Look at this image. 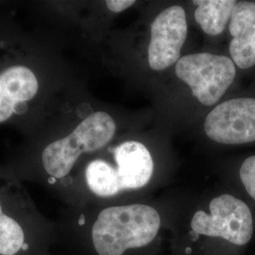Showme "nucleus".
Returning a JSON list of instances; mask_svg holds the SVG:
<instances>
[{"mask_svg": "<svg viewBox=\"0 0 255 255\" xmlns=\"http://www.w3.org/2000/svg\"><path fill=\"white\" fill-rule=\"evenodd\" d=\"M24 244V232L18 223L8 216L0 215V255H14Z\"/></svg>", "mask_w": 255, "mask_h": 255, "instance_id": "f8f14e48", "label": "nucleus"}, {"mask_svg": "<svg viewBox=\"0 0 255 255\" xmlns=\"http://www.w3.org/2000/svg\"><path fill=\"white\" fill-rule=\"evenodd\" d=\"M175 72L191 88L193 96L206 106L222 98L237 77V66L224 55L197 53L179 59Z\"/></svg>", "mask_w": 255, "mask_h": 255, "instance_id": "20e7f679", "label": "nucleus"}, {"mask_svg": "<svg viewBox=\"0 0 255 255\" xmlns=\"http://www.w3.org/2000/svg\"><path fill=\"white\" fill-rule=\"evenodd\" d=\"M238 176L248 196L255 201V155L247 157L241 163Z\"/></svg>", "mask_w": 255, "mask_h": 255, "instance_id": "ddd939ff", "label": "nucleus"}, {"mask_svg": "<svg viewBox=\"0 0 255 255\" xmlns=\"http://www.w3.org/2000/svg\"><path fill=\"white\" fill-rule=\"evenodd\" d=\"M161 227V217L145 204L114 206L102 210L92 229L99 255H123L128 250L149 245Z\"/></svg>", "mask_w": 255, "mask_h": 255, "instance_id": "f257e3e1", "label": "nucleus"}, {"mask_svg": "<svg viewBox=\"0 0 255 255\" xmlns=\"http://www.w3.org/2000/svg\"><path fill=\"white\" fill-rule=\"evenodd\" d=\"M22 250H24V251L27 250V245L26 243H24V244H23V246H22Z\"/></svg>", "mask_w": 255, "mask_h": 255, "instance_id": "dca6fc26", "label": "nucleus"}, {"mask_svg": "<svg viewBox=\"0 0 255 255\" xmlns=\"http://www.w3.org/2000/svg\"><path fill=\"white\" fill-rule=\"evenodd\" d=\"M116 123L105 112H96L82 121L73 132L45 147L42 160L46 172L55 179L69 173L80 155L106 146L116 132Z\"/></svg>", "mask_w": 255, "mask_h": 255, "instance_id": "f03ea898", "label": "nucleus"}, {"mask_svg": "<svg viewBox=\"0 0 255 255\" xmlns=\"http://www.w3.org/2000/svg\"><path fill=\"white\" fill-rule=\"evenodd\" d=\"M232 36L229 51L236 66L249 70L255 66V2L237 1L229 23Z\"/></svg>", "mask_w": 255, "mask_h": 255, "instance_id": "0eeeda50", "label": "nucleus"}, {"mask_svg": "<svg viewBox=\"0 0 255 255\" xmlns=\"http://www.w3.org/2000/svg\"><path fill=\"white\" fill-rule=\"evenodd\" d=\"M135 3L134 0H108L106 1V5L108 9L114 12H120L129 8Z\"/></svg>", "mask_w": 255, "mask_h": 255, "instance_id": "2eb2a0df", "label": "nucleus"}, {"mask_svg": "<svg viewBox=\"0 0 255 255\" xmlns=\"http://www.w3.org/2000/svg\"><path fill=\"white\" fill-rule=\"evenodd\" d=\"M236 0H202L193 1L198 8L195 19L202 30L209 35L221 34L230 23Z\"/></svg>", "mask_w": 255, "mask_h": 255, "instance_id": "1a4fd4ad", "label": "nucleus"}, {"mask_svg": "<svg viewBox=\"0 0 255 255\" xmlns=\"http://www.w3.org/2000/svg\"><path fill=\"white\" fill-rule=\"evenodd\" d=\"M85 176L90 190L97 196L111 197L121 191L116 168L103 160L92 161Z\"/></svg>", "mask_w": 255, "mask_h": 255, "instance_id": "9b49d317", "label": "nucleus"}, {"mask_svg": "<svg viewBox=\"0 0 255 255\" xmlns=\"http://www.w3.org/2000/svg\"><path fill=\"white\" fill-rule=\"evenodd\" d=\"M121 190L144 187L152 177L154 164L148 149L137 141H127L114 151Z\"/></svg>", "mask_w": 255, "mask_h": 255, "instance_id": "6e6552de", "label": "nucleus"}, {"mask_svg": "<svg viewBox=\"0 0 255 255\" xmlns=\"http://www.w3.org/2000/svg\"><path fill=\"white\" fill-rule=\"evenodd\" d=\"M0 85L16 104L31 100L38 91V81L25 66H11L0 75Z\"/></svg>", "mask_w": 255, "mask_h": 255, "instance_id": "9d476101", "label": "nucleus"}, {"mask_svg": "<svg viewBox=\"0 0 255 255\" xmlns=\"http://www.w3.org/2000/svg\"><path fill=\"white\" fill-rule=\"evenodd\" d=\"M187 29L185 11L181 6H171L157 15L151 24L147 51L151 69L161 71L179 61Z\"/></svg>", "mask_w": 255, "mask_h": 255, "instance_id": "423d86ee", "label": "nucleus"}, {"mask_svg": "<svg viewBox=\"0 0 255 255\" xmlns=\"http://www.w3.org/2000/svg\"><path fill=\"white\" fill-rule=\"evenodd\" d=\"M210 213L198 211L191 220V228L204 237H218L236 248L246 247L253 239L255 221L246 202L231 194L213 199Z\"/></svg>", "mask_w": 255, "mask_h": 255, "instance_id": "7ed1b4c3", "label": "nucleus"}, {"mask_svg": "<svg viewBox=\"0 0 255 255\" xmlns=\"http://www.w3.org/2000/svg\"><path fill=\"white\" fill-rule=\"evenodd\" d=\"M1 214H3V213H2V209H1V205H0V215H1Z\"/></svg>", "mask_w": 255, "mask_h": 255, "instance_id": "f3484780", "label": "nucleus"}, {"mask_svg": "<svg viewBox=\"0 0 255 255\" xmlns=\"http://www.w3.org/2000/svg\"><path fill=\"white\" fill-rule=\"evenodd\" d=\"M16 103L13 101L0 85V122L9 119L14 112Z\"/></svg>", "mask_w": 255, "mask_h": 255, "instance_id": "4468645a", "label": "nucleus"}, {"mask_svg": "<svg viewBox=\"0 0 255 255\" xmlns=\"http://www.w3.org/2000/svg\"><path fill=\"white\" fill-rule=\"evenodd\" d=\"M207 136L230 146L255 142V97L245 96L219 104L204 122Z\"/></svg>", "mask_w": 255, "mask_h": 255, "instance_id": "39448f33", "label": "nucleus"}]
</instances>
